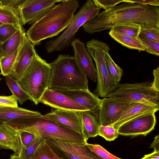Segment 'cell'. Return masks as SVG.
I'll return each instance as SVG.
<instances>
[{"label": "cell", "mask_w": 159, "mask_h": 159, "mask_svg": "<svg viewBox=\"0 0 159 159\" xmlns=\"http://www.w3.org/2000/svg\"><path fill=\"white\" fill-rule=\"evenodd\" d=\"M135 23L141 27L159 29V8L125 2L100 12L82 25L84 30L93 34L111 30L125 23Z\"/></svg>", "instance_id": "cell-1"}, {"label": "cell", "mask_w": 159, "mask_h": 159, "mask_svg": "<svg viewBox=\"0 0 159 159\" xmlns=\"http://www.w3.org/2000/svg\"><path fill=\"white\" fill-rule=\"evenodd\" d=\"M79 6L75 0H63L55 5L31 25L26 33L27 38L35 46L43 40L58 35L70 25Z\"/></svg>", "instance_id": "cell-2"}, {"label": "cell", "mask_w": 159, "mask_h": 159, "mask_svg": "<svg viewBox=\"0 0 159 159\" xmlns=\"http://www.w3.org/2000/svg\"><path fill=\"white\" fill-rule=\"evenodd\" d=\"M4 123L19 131L30 133L44 140L54 138L79 145L87 143L83 133L70 129L42 115L9 120Z\"/></svg>", "instance_id": "cell-3"}, {"label": "cell", "mask_w": 159, "mask_h": 159, "mask_svg": "<svg viewBox=\"0 0 159 159\" xmlns=\"http://www.w3.org/2000/svg\"><path fill=\"white\" fill-rule=\"evenodd\" d=\"M49 64L52 72L48 89L54 91L89 90L87 76L74 56L59 54Z\"/></svg>", "instance_id": "cell-4"}, {"label": "cell", "mask_w": 159, "mask_h": 159, "mask_svg": "<svg viewBox=\"0 0 159 159\" xmlns=\"http://www.w3.org/2000/svg\"><path fill=\"white\" fill-rule=\"evenodd\" d=\"M51 72L50 64L37 54L22 75L16 80L22 89L35 105L39 103L48 89Z\"/></svg>", "instance_id": "cell-5"}, {"label": "cell", "mask_w": 159, "mask_h": 159, "mask_svg": "<svg viewBox=\"0 0 159 159\" xmlns=\"http://www.w3.org/2000/svg\"><path fill=\"white\" fill-rule=\"evenodd\" d=\"M86 46L96 66L97 83L94 92L98 96L105 97L116 89L120 84L114 80L107 66L105 55L110 50L109 46L105 43L93 39L87 42Z\"/></svg>", "instance_id": "cell-6"}, {"label": "cell", "mask_w": 159, "mask_h": 159, "mask_svg": "<svg viewBox=\"0 0 159 159\" xmlns=\"http://www.w3.org/2000/svg\"><path fill=\"white\" fill-rule=\"evenodd\" d=\"M101 9L96 6L92 0L86 1L74 15L72 21L63 32L46 42L45 48L47 52L61 51L68 47L79 29L86 21L96 17Z\"/></svg>", "instance_id": "cell-7"}, {"label": "cell", "mask_w": 159, "mask_h": 159, "mask_svg": "<svg viewBox=\"0 0 159 159\" xmlns=\"http://www.w3.org/2000/svg\"><path fill=\"white\" fill-rule=\"evenodd\" d=\"M105 97L159 105V92L154 89L151 81L119 84L116 89Z\"/></svg>", "instance_id": "cell-8"}, {"label": "cell", "mask_w": 159, "mask_h": 159, "mask_svg": "<svg viewBox=\"0 0 159 159\" xmlns=\"http://www.w3.org/2000/svg\"><path fill=\"white\" fill-rule=\"evenodd\" d=\"M135 102L105 97L101 99L97 115L99 125H113Z\"/></svg>", "instance_id": "cell-9"}, {"label": "cell", "mask_w": 159, "mask_h": 159, "mask_svg": "<svg viewBox=\"0 0 159 159\" xmlns=\"http://www.w3.org/2000/svg\"><path fill=\"white\" fill-rule=\"evenodd\" d=\"M60 0H25L17 8L23 25L36 22Z\"/></svg>", "instance_id": "cell-10"}, {"label": "cell", "mask_w": 159, "mask_h": 159, "mask_svg": "<svg viewBox=\"0 0 159 159\" xmlns=\"http://www.w3.org/2000/svg\"><path fill=\"white\" fill-rule=\"evenodd\" d=\"M45 142L64 159H103L90 150L86 144L74 145L54 138L47 139Z\"/></svg>", "instance_id": "cell-11"}, {"label": "cell", "mask_w": 159, "mask_h": 159, "mask_svg": "<svg viewBox=\"0 0 159 159\" xmlns=\"http://www.w3.org/2000/svg\"><path fill=\"white\" fill-rule=\"evenodd\" d=\"M156 123L155 113H147L123 123L117 131L119 134L124 136H146L154 129Z\"/></svg>", "instance_id": "cell-12"}, {"label": "cell", "mask_w": 159, "mask_h": 159, "mask_svg": "<svg viewBox=\"0 0 159 159\" xmlns=\"http://www.w3.org/2000/svg\"><path fill=\"white\" fill-rule=\"evenodd\" d=\"M26 35L21 44L10 75L17 80L23 74L38 54Z\"/></svg>", "instance_id": "cell-13"}, {"label": "cell", "mask_w": 159, "mask_h": 159, "mask_svg": "<svg viewBox=\"0 0 159 159\" xmlns=\"http://www.w3.org/2000/svg\"><path fill=\"white\" fill-rule=\"evenodd\" d=\"M40 102L56 109L77 112L88 111L64 95L49 89L44 92Z\"/></svg>", "instance_id": "cell-14"}, {"label": "cell", "mask_w": 159, "mask_h": 159, "mask_svg": "<svg viewBox=\"0 0 159 159\" xmlns=\"http://www.w3.org/2000/svg\"><path fill=\"white\" fill-rule=\"evenodd\" d=\"M70 44L74 52V57L81 70L86 76L96 82V69L84 44L79 38H76L73 39Z\"/></svg>", "instance_id": "cell-15"}, {"label": "cell", "mask_w": 159, "mask_h": 159, "mask_svg": "<svg viewBox=\"0 0 159 159\" xmlns=\"http://www.w3.org/2000/svg\"><path fill=\"white\" fill-rule=\"evenodd\" d=\"M43 116L70 129L83 133L81 121L78 112L56 109Z\"/></svg>", "instance_id": "cell-16"}, {"label": "cell", "mask_w": 159, "mask_h": 159, "mask_svg": "<svg viewBox=\"0 0 159 159\" xmlns=\"http://www.w3.org/2000/svg\"><path fill=\"white\" fill-rule=\"evenodd\" d=\"M55 91L64 95L88 111H95L98 108L101 103V99L99 98L98 96L91 92L89 90Z\"/></svg>", "instance_id": "cell-17"}, {"label": "cell", "mask_w": 159, "mask_h": 159, "mask_svg": "<svg viewBox=\"0 0 159 159\" xmlns=\"http://www.w3.org/2000/svg\"><path fill=\"white\" fill-rule=\"evenodd\" d=\"M22 147L19 131L4 123L0 125V149H10L19 154Z\"/></svg>", "instance_id": "cell-18"}, {"label": "cell", "mask_w": 159, "mask_h": 159, "mask_svg": "<svg viewBox=\"0 0 159 159\" xmlns=\"http://www.w3.org/2000/svg\"><path fill=\"white\" fill-rule=\"evenodd\" d=\"M159 110V106L147 103L135 102L123 113L119 120L113 126L117 130L121 124L127 121L145 114L155 113Z\"/></svg>", "instance_id": "cell-19"}, {"label": "cell", "mask_w": 159, "mask_h": 159, "mask_svg": "<svg viewBox=\"0 0 159 159\" xmlns=\"http://www.w3.org/2000/svg\"><path fill=\"white\" fill-rule=\"evenodd\" d=\"M95 111H79L82 126V133L87 141L90 138L98 134V124Z\"/></svg>", "instance_id": "cell-20"}, {"label": "cell", "mask_w": 159, "mask_h": 159, "mask_svg": "<svg viewBox=\"0 0 159 159\" xmlns=\"http://www.w3.org/2000/svg\"><path fill=\"white\" fill-rule=\"evenodd\" d=\"M41 114L37 111L15 107L0 108V119L5 121L19 118L40 116Z\"/></svg>", "instance_id": "cell-21"}, {"label": "cell", "mask_w": 159, "mask_h": 159, "mask_svg": "<svg viewBox=\"0 0 159 159\" xmlns=\"http://www.w3.org/2000/svg\"><path fill=\"white\" fill-rule=\"evenodd\" d=\"M109 34L111 37L122 45L131 49L145 51L139 37L134 38L111 29Z\"/></svg>", "instance_id": "cell-22"}, {"label": "cell", "mask_w": 159, "mask_h": 159, "mask_svg": "<svg viewBox=\"0 0 159 159\" xmlns=\"http://www.w3.org/2000/svg\"><path fill=\"white\" fill-rule=\"evenodd\" d=\"M0 22L12 24L19 30H25L17 9L11 7L0 6Z\"/></svg>", "instance_id": "cell-23"}, {"label": "cell", "mask_w": 159, "mask_h": 159, "mask_svg": "<svg viewBox=\"0 0 159 159\" xmlns=\"http://www.w3.org/2000/svg\"><path fill=\"white\" fill-rule=\"evenodd\" d=\"M25 35L26 33L25 30H18L9 39L1 44L3 57L8 56L15 52L18 48Z\"/></svg>", "instance_id": "cell-24"}, {"label": "cell", "mask_w": 159, "mask_h": 159, "mask_svg": "<svg viewBox=\"0 0 159 159\" xmlns=\"http://www.w3.org/2000/svg\"><path fill=\"white\" fill-rule=\"evenodd\" d=\"M5 77L6 84L11 90L12 95L21 105H22L28 100H30L28 96L19 86L16 79L10 75Z\"/></svg>", "instance_id": "cell-25"}, {"label": "cell", "mask_w": 159, "mask_h": 159, "mask_svg": "<svg viewBox=\"0 0 159 159\" xmlns=\"http://www.w3.org/2000/svg\"><path fill=\"white\" fill-rule=\"evenodd\" d=\"M30 159H64L58 155L44 140Z\"/></svg>", "instance_id": "cell-26"}, {"label": "cell", "mask_w": 159, "mask_h": 159, "mask_svg": "<svg viewBox=\"0 0 159 159\" xmlns=\"http://www.w3.org/2000/svg\"><path fill=\"white\" fill-rule=\"evenodd\" d=\"M44 140L40 137H35L29 146L26 147L22 146L20 153L19 154L14 153L11 155L10 159H30L37 148Z\"/></svg>", "instance_id": "cell-27"}, {"label": "cell", "mask_w": 159, "mask_h": 159, "mask_svg": "<svg viewBox=\"0 0 159 159\" xmlns=\"http://www.w3.org/2000/svg\"><path fill=\"white\" fill-rule=\"evenodd\" d=\"M141 26L135 23H125L119 24L111 29L134 38L139 37Z\"/></svg>", "instance_id": "cell-28"}, {"label": "cell", "mask_w": 159, "mask_h": 159, "mask_svg": "<svg viewBox=\"0 0 159 159\" xmlns=\"http://www.w3.org/2000/svg\"><path fill=\"white\" fill-rule=\"evenodd\" d=\"M23 41L15 52L10 55L0 58L1 73L3 76L10 75Z\"/></svg>", "instance_id": "cell-29"}, {"label": "cell", "mask_w": 159, "mask_h": 159, "mask_svg": "<svg viewBox=\"0 0 159 159\" xmlns=\"http://www.w3.org/2000/svg\"><path fill=\"white\" fill-rule=\"evenodd\" d=\"M106 61L108 69L114 80L119 83L122 75L123 70L112 60L108 52L106 54Z\"/></svg>", "instance_id": "cell-30"}, {"label": "cell", "mask_w": 159, "mask_h": 159, "mask_svg": "<svg viewBox=\"0 0 159 159\" xmlns=\"http://www.w3.org/2000/svg\"><path fill=\"white\" fill-rule=\"evenodd\" d=\"M139 36L140 39L159 43V29L141 27Z\"/></svg>", "instance_id": "cell-31"}, {"label": "cell", "mask_w": 159, "mask_h": 159, "mask_svg": "<svg viewBox=\"0 0 159 159\" xmlns=\"http://www.w3.org/2000/svg\"><path fill=\"white\" fill-rule=\"evenodd\" d=\"M118 134L117 130L112 125H99L98 134L106 140L111 141L118 137Z\"/></svg>", "instance_id": "cell-32"}, {"label": "cell", "mask_w": 159, "mask_h": 159, "mask_svg": "<svg viewBox=\"0 0 159 159\" xmlns=\"http://www.w3.org/2000/svg\"><path fill=\"white\" fill-rule=\"evenodd\" d=\"M19 30L14 25L3 24L0 26V43H3Z\"/></svg>", "instance_id": "cell-33"}, {"label": "cell", "mask_w": 159, "mask_h": 159, "mask_svg": "<svg viewBox=\"0 0 159 159\" xmlns=\"http://www.w3.org/2000/svg\"><path fill=\"white\" fill-rule=\"evenodd\" d=\"M86 145L90 150L103 159H122L110 153L99 144H93L87 143Z\"/></svg>", "instance_id": "cell-34"}, {"label": "cell", "mask_w": 159, "mask_h": 159, "mask_svg": "<svg viewBox=\"0 0 159 159\" xmlns=\"http://www.w3.org/2000/svg\"><path fill=\"white\" fill-rule=\"evenodd\" d=\"M140 39L146 51L153 55L159 56V43L144 39Z\"/></svg>", "instance_id": "cell-35"}, {"label": "cell", "mask_w": 159, "mask_h": 159, "mask_svg": "<svg viewBox=\"0 0 159 159\" xmlns=\"http://www.w3.org/2000/svg\"><path fill=\"white\" fill-rule=\"evenodd\" d=\"M95 5L105 10L111 8L119 3L124 2V0H93Z\"/></svg>", "instance_id": "cell-36"}, {"label": "cell", "mask_w": 159, "mask_h": 159, "mask_svg": "<svg viewBox=\"0 0 159 159\" xmlns=\"http://www.w3.org/2000/svg\"><path fill=\"white\" fill-rule=\"evenodd\" d=\"M17 100L13 95L9 96H0V107H17Z\"/></svg>", "instance_id": "cell-37"}, {"label": "cell", "mask_w": 159, "mask_h": 159, "mask_svg": "<svg viewBox=\"0 0 159 159\" xmlns=\"http://www.w3.org/2000/svg\"><path fill=\"white\" fill-rule=\"evenodd\" d=\"M22 146L27 147L29 146L35 137L34 134L25 131H20Z\"/></svg>", "instance_id": "cell-38"}, {"label": "cell", "mask_w": 159, "mask_h": 159, "mask_svg": "<svg viewBox=\"0 0 159 159\" xmlns=\"http://www.w3.org/2000/svg\"><path fill=\"white\" fill-rule=\"evenodd\" d=\"M136 3L137 4L153 6L158 7L159 6V0H124V2Z\"/></svg>", "instance_id": "cell-39"}, {"label": "cell", "mask_w": 159, "mask_h": 159, "mask_svg": "<svg viewBox=\"0 0 159 159\" xmlns=\"http://www.w3.org/2000/svg\"><path fill=\"white\" fill-rule=\"evenodd\" d=\"M2 5L17 8L25 0H0Z\"/></svg>", "instance_id": "cell-40"}, {"label": "cell", "mask_w": 159, "mask_h": 159, "mask_svg": "<svg viewBox=\"0 0 159 159\" xmlns=\"http://www.w3.org/2000/svg\"><path fill=\"white\" fill-rule=\"evenodd\" d=\"M153 74L154 78L152 82L153 87L157 92H159V66L153 70Z\"/></svg>", "instance_id": "cell-41"}, {"label": "cell", "mask_w": 159, "mask_h": 159, "mask_svg": "<svg viewBox=\"0 0 159 159\" xmlns=\"http://www.w3.org/2000/svg\"><path fill=\"white\" fill-rule=\"evenodd\" d=\"M150 148H153L154 149V151L157 152H159V135H156L154 138V139L151 144Z\"/></svg>", "instance_id": "cell-42"}, {"label": "cell", "mask_w": 159, "mask_h": 159, "mask_svg": "<svg viewBox=\"0 0 159 159\" xmlns=\"http://www.w3.org/2000/svg\"><path fill=\"white\" fill-rule=\"evenodd\" d=\"M143 159H159V152L154 151L151 153L145 155Z\"/></svg>", "instance_id": "cell-43"}, {"label": "cell", "mask_w": 159, "mask_h": 159, "mask_svg": "<svg viewBox=\"0 0 159 159\" xmlns=\"http://www.w3.org/2000/svg\"><path fill=\"white\" fill-rule=\"evenodd\" d=\"M1 44L2 43H0V58L3 57V52L1 47Z\"/></svg>", "instance_id": "cell-44"}, {"label": "cell", "mask_w": 159, "mask_h": 159, "mask_svg": "<svg viewBox=\"0 0 159 159\" xmlns=\"http://www.w3.org/2000/svg\"><path fill=\"white\" fill-rule=\"evenodd\" d=\"M4 123V122L0 119V125L3 124Z\"/></svg>", "instance_id": "cell-45"}, {"label": "cell", "mask_w": 159, "mask_h": 159, "mask_svg": "<svg viewBox=\"0 0 159 159\" xmlns=\"http://www.w3.org/2000/svg\"><path fill=\"white\" fill-rule=\"evenodd\" d=\"M3 24L0 22V26H1V25H2V24Z\"/></svg>", "instance_id": "cell-46"}, {"label": "cell", "mask_w": 159, "mask_h": 159, "mask_svg": "<svg viewBox=\"0 0 159 159\" xmlns=\"http://www.w3.org/2000/svg\"><path fill=\"white\" fill-rule=\"evenodd\" d=\"M1 5H2V3H1V1L0 0V6H1Z\"/></svg>", "instance_id": "cell-47"}, {"label": "cell", "mask_w": 159, "mask_h": 159, "mask_svg": "<svg viewBox=\"0 0 159 159\" xmlns=\"http://www.w3.org/2000/svg\"><path fill=\"white\" fill-rule=\"evenodd\" d=\"M1 75V73H0V75ZM1 79H2V78H0V80H1Z\"/></svg>", "instance_id": "cell-48"}, {"label": "cell", "mask_w": 159, "mask_h": 159, "mask_svg": "<svg viewBox=\"0 0 159 159\" xmlns=\"http://www.w3.org/2000/svg\"><path fill=\"white\" fill-rule=\"evenodd\" d=\"M143 159V158H141V159Z\"/></svg>", "instance_id": "cell-49"}, {"label": "cell", "mask_w": 159, "mask_h": 159, "mask_svg": "<svg viewBox=\"0 0 159 159\" xmlns=\"http://www.w3.org/2000/svg\"></svg>", "instance_id": "cell-50"}]
</instances>
